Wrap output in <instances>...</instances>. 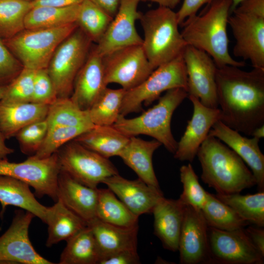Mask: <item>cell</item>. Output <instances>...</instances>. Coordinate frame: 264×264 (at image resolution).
<instances>
[{"label":"cell","instance_id":"8fae6325","mask_svg":"<svg viewBox=\"0 0 264 264\" xmlns=\"http://www.w3.org/2000/svg\"><path fill=\"white\" fill-rule=\"evenodd\" d=\"M60 170L56 153L43 158L31 155L18 163L9 162L7 158L0 159V175L21 180L33 188L37 196H47L55 202Z\"/></svg>","mask_w":264,"mask_h":264},{"label":"cell","instance_id":"f5cc1de1","mask_svg":"<svg viewBox=\"0 0 264 264\" xmlns=\"http://www.w3.org/2000/svg\"><path fill=\"white\" fill-rule=\"evenodd\" d=\"M251 136L260 139L264 137V125L256 129L252 133Z\"/></svg>","mask_w":264,"mask_h":264},{"label":"cell","instance_id":"7a4b0ae2","mask_svg":"<svg viewBox=\"0 0 264 264\" xmlns=\"http://www.w3.org/2000/svg\"><path fill=\"white\" fill-rule=\"evenodd\" d=\"M197 156L201 166L202 181L217 194L240 193L256 185V179L244 161L215 137L207 136Z\"/></svg>","mask_w":264,"mask_h":264},{"label":"cell","instance_id":"7402d4cb","mask_svg":"<svg viewBox=\"0 0 264 264\" xmlns=\"http://www.w3.org/2000/svg\"><path fill=\"white\" fill-rule=\"evenodd\" d=\"M57 199L87 224L96 218L98 188L87 186L60 170L58 178Z\"/></svg>","mask_w":264,"mask_h":264},{"label":"cell","instance_id":"7bdbcfd3","mask_svg":"<svg viewBox=\"0 0 264 264\" xmlns=\"http://www.w3.org/2000/svg\"><path fill=\"white\" fill-rule=\"evenodd\" d=\"M57 98L54 86L47 68L36 70L31 102L50 105Z\"/></svg>","mask_w":264,"mask_h":264},{"label":"cell","instance_id":"9c48e42d","mask_svg":"<svg viewBox=\"0 0 264 264\" xmlns=\"http://www.w3.org/2000/svg\"><path fill=\"white\" fill-rule=\"evenodd\" d=\"M92 42L78 27L55 51L47 67L58 98L70 97Z\"/></svg>","mask_w":264,"mask_h":264},{"label":"cell","instance_id":"d6a6232c","mask_svg":"<svg viewBox=\"0 0 264 264\" xmlns=\"http://www.w3.org/2000/svg\"><path fill=\"white\" fill-rule=\"evenodd\" d=\"M215 195L249 224L264 227V191L245 195L240 193Z\"/></svg>","mask_w":264,"mask_h":264},{"label":"cell","instance_id":"4dcf8cb0","mask_svg":"<svg viewBox=\"0 0 264 264\" xmlns=\"http://www.w3.org/2000/svg\"><path fill=\"white\" fill-rule=\"evenodd\" d=\"M96 218L106 223L123 227L138 225L139 217L133 214L109 188L98 189Z\"/></svg>","mask_w":264,"mask_h":264},{"label":"cell","instance_id":"52a82bcc","mask_svg":"<svg viewBox=\"0 0 264 264\" xmlns=\"http://www.w3.org/2000/svg\"><path fill=\"white\" fill-rule=\"evenodd\" d=\"M78 27L76 22L53 28L24 29L3 43L23 67L47 68L59 45Z\"/></svg>","mask_w":264,"mask_h":264},{"label":"cell","instance_id":"6da1fadb","mask_svg":"<svg viewBox=\"0 0 264 264\" xmlns=\"http://www.w3.org/2000/svg\"><path fill=\"white\" fill-rule=\"evenodd\" d=\"M216 82L220 121L248 136L264 125V68L224 66L217 68Z\"/></svg>","mask_w":264,"mask_h":264},{"label":"cell","instance_id":"277c9868","mask_svg":"<svg viewBox=\"0 0 264 264\" xmlns=\"http://www.w3.org/2000/svg\"><path fill=\"white\" fill-rule=\"evenodd\" d=\"M139 20L144 33L142 46L154 69L183 54L187 44L173 9L159 6L141 13Z\"/></svg>","mask_w":264,"mask_h":264},{"label":"cell","instance_id":"cb8c5ba5","mask_svg":"<svg viewBox=\"0 0 264 264\" xmlns=\"http://www.w3.org/2000/svg\"><path fill=\"white\" fill-rule=\"evenodd\" d=\"M161 145L155 139L147 141L131 136L118 156L137 174L139 178L149 185L160 188L152 159L155 151Z\"/></svg>","mask_w":264,"mask_h":264},{"label":"cell","instance_id":"9f6ffc18","mask_svg":"<svg viewBox=\"0 0 264 264\" xmlns=\"http://www.w3.org/2000/svg\"><path fill=\"white\" fill-rule=\"evenodd\" d=\"M24 0V1H26L31 2V1H33V0Z\"/></svg>","mask_w":264,"mask_h":264},{"label":"cell","instance_id":"5b68a950","mask_svg":"<svg viewBox=\"0 0 264 264\" xmlns=\"http://www.w3.org/2000/svg\"><path fill=\"white\" fill-rule=\"evenodd\" d=\"M188 96L187 91L183 88L168 90L158 98L156 105L139 116L127 118L120 114L112 126L128 137L139 134L152 137L174 154L177 142L172 132L171 119L174 111Z\"/></svg>","mask_w":264,"mask_h":264},{"label":"cell","instance_id":"603a6c76","mask_svg":"<svg viewBox=\"0 0 264 264\" xmlns=\"http://www.w3.org/2000/svg\"><path fill=\"white\" fill-rule=\"evenodd\" d=\"M185 206L179 198L163 197L153 209L154 234L166 249L178 251Z\"/></svg>","mask_w":264,"mask_h":264},{"label":"cell","instance_id":"44dd1931","mask_svg":"<svg viewBox=\"0 0 264 264\" xmlns=\"http://www.w3.org/2000/svg\"><path fill=\"white\" fill-rule=\"evenodd\" d=\"M107 86L102 56L93 47L75 78L70 98L80 109L88 110Z\"/></svg>","mask_w":264,"mask_h":264},{"label":"cell","instance_id":"ba28073f","mask_svg":"<svg viewBox=\"0 0 264 264\" xmlns=\"http://www.w3.org/2000/svg\"><path fill=\"white\" fill-rule=\"evenodd\" d=\"M178 88L188 90L187 75L182 55L159 66L140 84L126 91L120 114L126 116L141 112L143 110V104L149 106L163 92Z\"/></svg>","mask_w":264,"mask_h":264},{"label":"cell","instance_id":"60d3db41","mask_svg":"<svg viewBox=\"0 0 264 264\" xmlns=\"http://www.w3.org/2000/svg\"><path fill=\"white\" fill-rule=\"evenodd\" d=\"M36 70L23 67L19 74L7 86L1 101L8 103L31 102Z\"/></svg>","mask_w":264,"mask_h":264},{"label":"cell","instance_id":"30bf717a","mask_svg":"<svg viewBox=\"0 0 264 264\" xmlns=\"http://www.w3.org/2000/svg\"><path fill=\"white\" fill-rule=\"evenodd\" d=\"M61 170L80 183L96 188L107 177L118 174L109 158L72 140L56 153Z\"/></svg>","mask_w":264,"mask_h":264},{"label":"cell","instance_id":"4fadbf2b","mask_svg":"<svg viewBox=\"0 0 264 264\" xmlns=\"http://www.w3.org/2000/svg\"><path fill=\"white\" fill-rule=\"evenodd\" d=\"M209 264H263V257L244 228L224 231L208 227Z\"/></svg>","mask_w":264,"mask_h":264},{"label":"cell","instance_id":"e0dca14e","mask_svg":"<svg viewBox=\"0 0 264 264\" xmlns=\"http://www.w3.org/2000/svg\"><path fill=\"white\" fill-rule=\"evenodd\" d=\"M178 251L181 264H209L208 226L201 210L186 205Z\"/></svg>","mask_w":264,"mask_h":264},{"label":"cell","instance_id":"f35d334b","mask_svg":"<svg viewBox=\"0 0 264 264\" xmlns=\"http://www.w3.org/2000/svg\"><path fill=\"white\" fill-rule=\"evenodd\" d=\"M93 127L56 126L49 128L43 143L33 155L40 158L49 157L65 144Z\"/></svg>","mask_w":264,"mask_h":264},{"label":"cell","instance_id":"5bb4252c","mask_svg":"<svg viewBox=\"0 0 264 264\" xmlns=\"http://www.w3.org/2000/svg\"><path fill=\"white\" fill-rule=\"evenodd\" d=\"M187 75L188 93L198 98L203 105L219 108L216 73L217 66L205 52L187 45L183 54Z\"/></svg>","mask_w":264,"mask_h":264},{"label":"cell","instance_id":"4316f807","mask_svg":"<svg viewBox=\"0 0 264 264\" xmlns=\"http://www.w3.org/2000/svg\"><path fill=\"white\" fill-rule=\"evenodd\" d=\"M87 225L94 235L102 258L121 250L137 249L138 226L120 227L106 223L96 218L88 222Z\"/></svg>","mask_w":264,"mask_h":264},{"label":"cell","instance_id":"7dc6e473","mask_svg":"<svg viewBox=\"0 0 264 264\" xmlns=\"http://www.w3.org/2000/svg\"><path fill=\"white\" fill-rule=\"evenodd\" d=\"M244 230L253 244L259 253L264 257V229L263 227L251 224L244 229Z\"/></svg>","mask_w":264,"mask_h":264},{"label":"cell","instance_id":"74e56055","mask_svg":"<svg viewBox=\"0 0 264 264\" xmlns=\"http://www.w3.org/2000/svg\"><path fill=\"white\" fill-rule=\"evenodd\" d=\"M32 8L29 1L0 0V38H10L24 29L25 17Z\"/></svg>","mask_w":264,"mask_h":264},{"label":"cell","instance_id":"c3c4849f","mask_svg":"<svg viewBox=\"0 0 264 264\" xmlns=\"http://www.w3.org/2000/svg\"><path fill=\"white\" fill-rule=\"evenodd\" d=\"M84 0H33L32 7L40 6H49L58 7H67L80 4Z\"/></svg>","mask_w":264,"mask_h":264},{"label":"cell","instance_id":"ffe728a7","mask_svg":"<svg viewBox=\"0 0 264 264\" xmlns=\"http://www.w3.org/2000/svg\"><path fill=\"white\" fill-rule=\"evenodd\" d=\"M208 135L220 139L236 153L250 168L258 191H264V155L259 145V139L243 136L220 120L213 125Z\"/></svg>","mask_w":264,"mask_h":264},{"label":"cell","instance_id":"3957f363","mask_svg":"<svg viewBox=\"0 0 264 264\" xmlns=\"http://www.w3.org/2000/svg\"><path fill=\"white\" fill-rule=\"evenodd\" d=\"M211 2L204 14L191 16L181 24L183 38L187 45L207 53L217 67L226 65L245 66L244 62L234 60L228 50L227 26L232 0H212Z\"/></svg>","mask_w":264,"mask_h":264},{"label":"cell","instance_id":"9a60e30c","mask_svg":"<svg viewBox=\"0 0 264 264\" xmlns=\"http://www.w3.org/2000/svg\"><path fill=\"white\" fill-rule=\"evenodd\" d=\"M35 216L17 211L6 231L0 237V264H52L36 252L30 241L28 230Z\"/></svg>","mask_w":264,"mask_h":264},{"label":"cell","instance_id":"f1b7e54d","mask_svg":"<svg viewBox=\"0 0 264 264\" xmlns=\"http://www.w3.org/2000/svg\"><path fill=\"white\" fill-rule=\"evenodd\" d=\"M46 224L48 237L45 245L48 247L61 241H67L87 226L86 221L68 209L59 199L50 207Z\"/></svg>","mask_w":264,"mask_h":264},{"label":"cell","instance_id":"bcb514c9","mask_svg":"<svg viewBox=\"0 0 264 264\" xmlns=\"http://www.w3.org/2000/svg\"><path fill=\"white\" fill-rule=\"evenodd\" d=\"M212 0H183L182 4L176 12L177 20L181 25L188 18L197 14L199 9L204 4Z\"/></svg>","mask_w":264,"mask_h":264},{"label":"cell","instance_id":"ee69618b","mask_svg":"<svg viewBox=\"0 0 264 264\" xmlns=\"http://www.w3.org/2000/svg\"><path fill=\"white\" fill-rule=\"evenodd\" d=\"M23 67L0 38V86L8 85Z\"/></svg>","mask_w":264,"mask_h":264},{"label":"cell","instance_id":"2e32d148","mask_svg":"<svg viewBox=\"0 0 264 264\" xmlns=\"http://www.w3.org/2000/svg\"><path fill=\"white\" fill-rule=\"evenodd\" d=\"M139 2V0H121L104 35L94 46L99 54L103 56L125 47L142 45L143 39L135 27V22L141 15L137 10Z\"/></svg>","mask_w":264,"mask_h":264},{"label":"cell","instance_id":"f546056e","mask_svg":"<svg viewBox=\"0 0 264 264\" xmlns=\"http://www.w3.org/2000/svg\"><path fill=\"white\" fill-rule=\"evenodd\" d=\"M60 264H99L102 254L91 229L87 225L66 241Z\"/></svg>","mask_w":264,"mask_h":264},{"label":"cell","instance_id":"8992f818","mask_svg":"<svg viewBox=\"0 0 264 264\" xmlns=\"http://www.w3.org/2000/svg\"><path fill=\"white\" fill-rule=\"evenodd\" d=\"M231 13L228 24L236 40L233 55L264 68V0H245Z\"/></svg>","mask_w":264,"mask_h":264},{"label":"cell","instance_id":"f6af8a7d","mask_svg":"<svg viewBox=\"0 0 264 264\" xmlns=\"http://www.w3.org/2000/svg\"><path fill=\"white\" fill-rule=\"evenodd\" d=\"M140 263V258L137 249H127L103 257L99 264H138Z\"/></svg>","mask_w":264,"mask_h":264},{"label":"cell","instance_id":"8d00e7d4","mask_svg":"<svg viewBox=\"0 0 264 264\" xmlns=\"http://www.w3.org/2000/svg\"><path fill=\"white\" fill-rule=\"evenodd\" d=\"M126 91L122 88L108 87L88 110L92 123L96 126H112L116 121Z\"/></svg>","mask_w":264,"mask_h":264},{"label":"cell","instance_id":"83f0119b","mask_svg":"<svg viewBox=\"0 0 264 264\" xmlns=\"http://www.w3.org/2000/svg\"><path fill=\"white\" fill-rule=\"evenodd\" d=\"M130 137L113 126H95L74 140L101 156L109 158L119 155Z\"/></svg>","mask_w":264,"mask_h":264},{"label":"cell","instance_id":"681fc988","mask_svg":"<svg viewBox=\"0 0 264 264\" xmlns=\"http://www.w3.org/2000/svg\"><path fill=\"white\" fill-rule=\"evenodd\" d=\"M108 14L114 17L119 8L121 0H90Z\"/></svg>","mask_w":264,"mask_h":264},{"label":"cell","instance_id":"d4e9b609","mask_svg":"<svg viewBox=\"0 0 264 264\" xmlns=\"http://www.w3.org/2000/svg\"><path fill=\"white\" fill-rule=\"evenodd\" d=\"M49 106L33 102L8 103L0 100V129L6 139L22 128L46 118Z\"/></svg>","mask_w":264,"mask_h":264},{"label":"cell","instance_id":"7c38bea8","mask_svg":"<svg viewBox=\"0 0 264 264\" xmlns=\"http://www.w3.org/2000/svg\"><path fill=\"white\" fill-rule=\"evenodd\" d=\"M106 84L116 83L125 90L143 82L154 71L142 45L118 49L102 56Z\"/></svg>","mask_w":264,"mask_h":264},{"label":"cell","instance_id":"f907efd6","mask_svg":"<svg viewBox=\"0 0 264 264\" xmlns=\"http://www.w3.org/2000/svg\"><path fill=\"white\" fill-rule=\"evenodd\" d=\"M5 140L6 139L0 129V159H7L8 155L14 152V150L6 145Z\"/></svg>","mask_w":264,"mask_h":264},{"label":"cell","instance_id":"484cf974","mask_svg":"<svg viewBox=\"0 0 264 264\" xmlns=\"http://www.w3.org/2000/svg\"><path fill=\"white\" fill-rule=\"evenodd\" d=\"M0 203L1 216L8 205H13L31 213L46 223L50 207L40 203L30 191L29 186L21 180L0 175Z\"/></svg>","mask_w":264,"mask_h":264},{"label":"cell","instance_id":"d6986e66","mask_svg":"<svg viewBox=\"0 0 264 264\" xmlns=\"http://www.w3.org/2000/svg\"><path fill=\"white\" fill-rule=\"evenodd\" d=\"M103 183L138 217L152 213L156 203L164 197L160 188L149 185L139 178L130 180L118 174L107 177Z\"/></svg>","mask_w":264,"mask_h":264},{"label":"cell","instance_id":"11a10c76","mask_svg":"<svg viewBox=\"0 0 264 264\" xmlns=\"http://www.w3.org/2000/svg\"><path fill=\"white\" fill-rule=\"evenodd\" d=\"M7 86H0V100L3 97L7 88Z\"/></svg>","mask_w":264,"mask_h":264},{"label":"cell","instance_id":"816d5d0a","mask_svg":"<svg viewBox=\"0 0 264 264\" xmlns=\"http://www.w3.org/2000/svg\"><path fill=\"white\" fill-rule=\"evenodd\" d=\"M140 1H150L157 3L159 6L171 8H175L179 3L180 0H139Z\"/></svg>","mask_w":264,"mask_h":264},{"label":"cell","instance_id":"b9f144b4","mask_svg":"<svg viewBox=\"0 0 264 264\" xmlns=\"http://www.w3.org/2000/svg\"><path fill=\"white\" fill-rule=\"evenodd\" d=\"M48 129L46 118L33 122L22 128L15 135L21 151L34 155L43 143Z\"/></svg>","mask_w":264,"mask_h":264},{"label":"cell","instance_id":"ac0fdd59","mask_svg":"<svg viewBox=\"0 0 264 264\" xmlns=\"http://www.w3.org/2000/svg\"><path fill=\"white\" fill-rule=\"evenodd\" d=\"M193 105L194 111L191 119L188 121L186 130L177 142L174 157L181 161L192 162L197 156L198 150L207 137L213 125L220 120L219 108L207 107L197 97L188 95Z\"/></svg>","mask_w":264,"mask_h":264},{"label":"cell","instance_id":"e575fe53","mask_svg":"<svg viewBox=\"0 0 264 264\" xmlns=\"http://www.w3.org/2000/svg\"><path fill=\"white\" fill-rule=\"evenodd\" d=\"M48 128L56 126L94 127L88 111L78 107L70 97L57 98L49 106L46 117Z\"/></svg>","mask_w":264,"mask_h":264},{"label":"cell","instance_id":"db71d44e","mask_svg":"<svg viewBox=\"0 0 264 264\" xmlns=\"http://www.w3.org/2000/svg\"><path fill=\"white\" fill-rule=\"evenodd\" d=\"M245 0H232V3L230 9V13L236 8V7L242 1Z\"/></svg>","mask_w":264,"mask_h":264},{"label":"cell","instance_id":"1f68e13d","mask_svg":"<svg viewBox=\"0 0 264 264\" xmlns=\"http://www.w3.org/2000/svg\"><path fill=\"white\" fill-rule=\"evenodd\" d=\"M79 4L63 7H33L25 17L24 29L53 28L75 23Z\"/></svg>","mask_w":264,"mask_h":264},{"label":"cell","instance_id":"ab89813d","mask_svg":"<svg viewBox=\"0 0 264 264\" xmlns=\"http://www.w3.org/2000/svg\"><path fill=\"white\" fill-rule=\"evenodd\" d=\"M179 171L183 190L179 199L185 205L201 210L207 200L208 192L200 184L191 164L182 165Z\"/></svg>","mask_w":264,"mask_h":264},{"label":"cell","instance_id":"836d02e7","mask_svg":"<svg viewBox=\"0 0 264 264\" xmlns=\"http://www.w3.org/2000/svg\"><path fill=\"white\" fill-rule=\"evenodd\" d=\"M208 227L231 231L243 228L249 224L230 207L208 192L207 200L201 209Z\"/></svg>","mask_w":264,"mask_h":264},{"label":"cell","instance_id":"d590c367","mask_svg":"<svg viewBox=\"0 0 264 264\" xmlns=\"http://www.w3.org/2000/svg\"><path fill=\"white\" fill-rule=\"evenodd\" d=\"M113 17L90 0L80 4L76 23L92 42L97 44L101 39Z\"/></svg>","mask_w":264,"mask_h":264}]
</instances>
